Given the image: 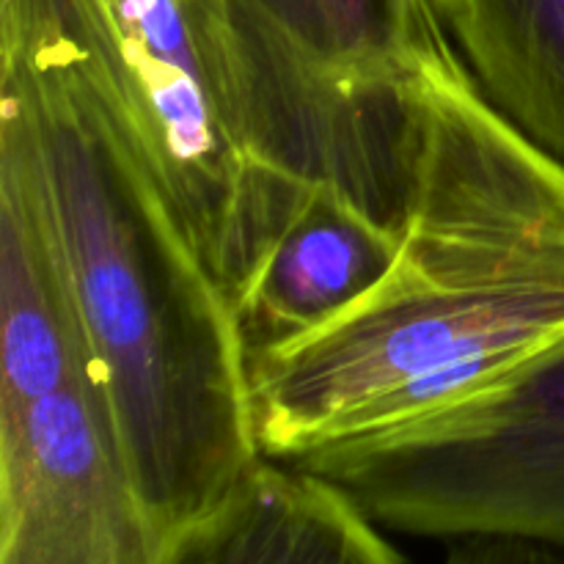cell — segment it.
I'll use <instances>...</instances> for the list:
<instances>
[{"label": "cell", "instance_id": "obj_4", "mask_svg": "<svg viewBox=\"0 0 564 564\" xmlns=\"http://www.w3.org/2000/svg\"><path fill=\"white\" fill-rule=\"evenodd\" d=\"M72 36L231 301L303 191L248 149L185 0H58Z\"/></svg>", "mask_w": 564, "mask_h": 564}, {"label": "cell", "instance_id": "obj_7", "mask_svg": "<svg viewBox=\"0 0 564 564\" xmlns=\"http://www.w3.org/2000/svg\"><path fill=\"white\" fill-rule=\"evenodd\" d=\"M160 564H408L383 527L330 479L262 457Z\"/></svg>", "mask_w": 564, "mask_h": 564}, {"label": "cell", "instance_id": "obj_9", "mask_svg": "<svg viewBox=\"0 0 564 564\" xmlns=\"http://www.w3.org/2000/svg\"><path fill=\"white\" fill-rule=\"evenodd\" d=\"M441 564H564V549L516 538L452 540Z\"/></svg>", "mask_w": 564, "mask_h": 564}, {"label": "cell", "instance_id": "obj_8", "mask_svg": "<svg viewBox=\"0 0 564 564\" xmlns=\"http://www.w3.org/2000/svg\"><path fill=\"white\" fill-rule=\"evenodd\" d=\"M479 91L564 163V0H433Z\"/></svg>", "mask_w": 564, "mask_h": 564}, {"label": "cell", "instance_id": "obj_3", "mask_svg": "<svg viewBox=\"0 0 564 564\" xmlns=\"http://www.w3.org/2000/svg\"><path fill=\"white\" fill-rule=\"evenodd\" d=\"M169 540L116 441L47 215L0 165V564H160Z\"/></svg>", "mask_w": 564, "mask_h": 564}, {"label": "cell", "instance_id": "obj_2", "mask_svg": "<svg viewBox=\"0 0 564 564\" xmlns=\"http://www.w3.org/2000/svg\"><path fill=\"white\" fill-rule=\"evenodd\" d=\"M0 141L31 171L119 449L171 540L264 457L235 301L58 0H0Z\"/></svg>", "mask_w": 564, "mask_h": 564}, {"label": "cell", "instance_id": "obj_10", "mask_svg": "<svg viewBox=\"0 0 564 564\" xmlns=\"http://www.w3.org/2000/svg\"><path fill=\"white\" fill-rule=\"evenodd\" d=\"M185 3H202V0H185Z\"/></svg>", "mask_w": 564, "mask_h": 564}, {"label": "cell", "instance_id": "obj_6", "mask_svg": "<svg viewBox=\"0 0 564 564\" xmlns=\"http://www.w3.org/2000/svg\"><path fill=\"white\" fill-rule=\"evenodd\" d=\"M402 218L347 187L308 185L235 297L248 361L367 295L394 262Z\"/></svg>", "mask_w": 564, "mask_h": 564}, {"label": "cell", "instance_id": "obj_5", "mask_svg": "<svg viewBox=\"0 0 564 564\" xmlns=\"http://www.w3.org/2000/svg\"><path fill=\"white\" fill-rule=\"evenodd\" d=\"M246 102L367 108L405 99L446 36L433 0H220Z\"/></svg>", "mask_w": 564, "mask_h": 564}, {"label": "cell", "instance_id": "obj_1", "mask_svg": "<svg viewBox=\"0 0 564 564\" xmlns=\"http://www.w3.org/2000/svg\"><path fill=\"white\" fill-rule=\"evenodd\" d=\"M408 99L391 268L328 323L248 361L270 460L405 427L564 345V163L490 105L449 36Z\"/></svg>", "mask_w": 564, "mask_h": 564}]
</instances>
